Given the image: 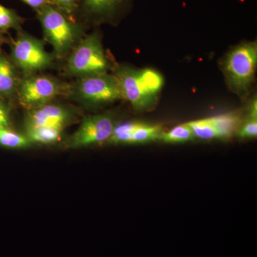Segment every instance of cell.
Masks as SVG:
<instances>
[{
	"label": "cell",
	"instance_id": "cell-1",
	"mask_svg": "<svg viewBox=\"0 0 257 257\" xmlns=\"http://www.w3.org/2000/svg\"><path fill=\"white\" fill-rule=\"evenodd\" d=\"M114 75L119 80L122 98L138 111L151 110L157 102L164 79L152 69H138L121 66Z\"/></svg>",
	"mask_w": 257,
	"mask_h": 257
},
{
	"label": "cell",
	"instance_id": "cell-20",
	"mask_svg": "<svg viewBox=\"0 0 257 257\" xmlns=\"http://www.w3.org/2000/svg\"><path fill=\"white\" fill-rule=\"evenodd\" d=\"M10 111L9 108L4 101L0 99V133L9 128Z\"/></svg>",
	"mask_w": 257,
	"mask_h": 257
},
{
	"label": "cell",
	"instance_id": "cell-6",
	"mask_svg": "<svg viewBox=\"0 0 257 257\" xmlns=\"http://www.w3.org/2000/svg\"><path fill=\"white\" fill-rule=\"evenodd\" d=\"M68 94L90 106L104 105L122 98L119 80L109 73L77 79L73 85H69Z\"/></svg>",
	"mask_w": 257,
	"mask_h": 257
},
{
	"label": "cell",
	"instance_id": "cell-21",
	"mask_svg": "<svg viewBox=\"0 0 257 257\" xmlns=\"http://www.w3.org/2000/svg\"><path fill=\"white\" fill-rule=\"evenodd\" d=\"M22 1L36 11L46 5H51L50 0H22Z\"/></svg>",
	"mask_w": 257,
	"mask_h": 257
},
{
	"label": "cell",
	"instance_id": "cell-4",
	"mask_svg": "<svg viewBox=\"0 0 257 257\" xmlns=\"http://www.w3.org/2000/svg\"><path fill=\"white\" fill-rule=\"evenodd\" d=\"M256 64V42H246L230 51L225 59L224 70L231 90L240 96L249 91L254 81Z\"/></svg>",
	"mask_w": 257,
	"mask_h": 257
},
{
	"label": "cell",
	"instance_id": "cell-10",
	"mask_svg": "<svg viewBox=\"0 0 257 257\" xmlns=\"http://www.w3.org/2000/svg\"><path fill=\"white\" fill-rule=\"evenodd\" d=\"M239 122L238 115L234 113L219 114L187 123L194 138L203 140L227 139L234 135Z\"/></svg>",
	"mask_w": 257,
	"mask_h": 257
},
{
	"label": "cell",
	"instance_id": "cell-12",
	"mask_svg": "<svg viewBox=\"0 0 257 257\" xmlns=\"http://www.w3.org/2000/svg\"><path fill=\"white\" fill-rule=\"evenodd\" d=\"M128 0H77L79 10L89 20L106 21L114 18Z\"/></svg>",
	"mask_w": 257,
	"mask_h": 257
},
{
	"label": "cell",
	"instance_id": "cell-5",
	"mask_svg": "<svg viewBox=\"0 0 257 257\" xmlns=\"http://www.w3.org/2000/svg\"><path fill=\"white\" fill-rule=\"evenodd\" d=\"M10 60L25 77L50 68L54 55L47 52L42 40L20 32L12 44Z\"/></svg>",
	"mask_w": 257,
	"mask_h": 257
},
{
	"label": "cell",
	"instance_id": "cell-13",
	"mask_svg": "<svg viewBox=\"0 0 257 257\" xmlns=\"http://www.w3.org/2000/svg\"><path fill=\"white\" fill-rule=\"evenodd\" d=\"M17 69L11 60L0 53V99L17 92L19 82Z\"/></svg>",
	"mask_w": 257,
	"mask_h": 257
},
{
	"label": "cell",
	"instance_id": "cell-15",
	"mask_svg": "<svg viewBox=\"0 0 257 257\" xmlns=\"http://www.w3.org/2000/svg\"><path fill=\"white\" fill-rule=\"evenodd\" d=\"M33 145L26 135L6 128L0 133V146L8 149H28Z\"/></svg>",
	"mask_w": 257,
	"mask_h": 257
},
{
	"label": "cell",
	"instance_id": "cell-16",
	"mask_svg": "<svg viewBox=\"0 0 257 257\" xmlns=\"http://www.w3.org/2000/svg\"><path fill=\"white\" fill-rule=\"evenodd\" d=\"M194 138L190 126L187 124H179L168 132H163L160 140L165 143H183Z\"/></svg>",
	"mask_w": 257,
	"mask_h": 257
},
{
	"label": "cell",
	"instance_id": "cell-14",
	"mask_svg": "<svg viewBox=\"0 0 257 257\" xmlns=\"http://www.w3.org/2000/svg\"><path fill=\"white\" fill-rule=\"evenodd\" d=\"M25 135L32 144L51 145L59 143L62 139L64 130L57 128H25Z\"/></svg>",
	"mask_w": 257,
	"mask_h": 257
},
{
	"label": "cell",
	"instance_id": "cell-3",
	"mask_svg": "<svg viewBox=\"0 0 257 257\" xmlns=\"http://www.w3.org/2000/svg\"><path fill=\"white\" fill-rule=\"evenodd\" d=\"M111 65L100 37L96 33L84 36L69 53L66 72L77 79L108 73Z\"/></svg>",
	"mask_w": 257,
	"mask_h": 257
},
{
	"label": "cell",
	"instance_id": "cell-17",
	"mask_svg": "<svg viewBox=\"0 0 257 257\" xmlns=\"http://www.w3.org/2000/svg\"><path fill=\"white\" fill-rule=\"evenodd\" d=\"M24 20L15 11L0 4V34L14 29L20 30Z\"/></svg>",
	"mask_w": 257,
	"mask_h": 257
},
{
	"label": "cell",
	"instance_id": "cell-23",
	"mask_svg": "<svg viewBox=\"0 0 257 257\" xmlns=\"http://www.w3.org/2000/svg\"><path fill=\"white\" fill-rule=\"evenodd\" d=\"M1 45H2L1 41H0V46H1Z\"/></svg>",
	"mask_w": 257,
	"mask_h": 257
},
{
	"label": "cell",
	"instance_id": "cell-8",
	"mask_svg": "<svg viewBox=\"0 0 257 257\" xmlns=\"http://www.w3.org/2000/svg\"><path fill=\"white\" fill-rule=\"evenodd\" d=\"M110 114H96L83 119L79 128L67 140V147L81 149L108 142L115 126Z\"/></svg>",
	"mask_w": 257,
	"mask_h": 257
},
{
	"label": "cell",
	"instance_id": "cell-19",
	"mask_svg": "<svg viewBox=\"0 0 257 257\" xmlns=\"http://www.w3.org/2000/svg\"><path fill=\"white\" fill-rule=\"evenodd\" d=\"M238 135L240 138L251 139L256 138L257 135V119L248 118L240 127Z\"/></svg>",
	"mask_w": 257,
	"mask_h": 257
},
{
	"label": "cell",
	"instance_id": "cell-7",
	"mask_svg": "<svg viewBox=\"0 0 257 257\" xmlns=\"http://www.w3.org/2000/svg\"><path fill=\"white\" fill-rule=\"evenodd\" d=\"M69 84L45 74L23 77L19 82L17 94L20 104L27 110L51 102L57 96L68 95Z\"/></svg>",
	"mask_w": 257,
	"mask_h": 257
},
{
	"label": "cell",
	"instance_id": "cell-9",
	"mask_svg": "<svg viewBox=\"0 0 257 257\" xmlns=\"http://www.w3.org/2000/svg\"><path fill=\"white\" fill-rule=\"evenodd\" d=\"M75 117V111L65 104L47 103L35 109L28 110L25 128L49 127L65 130Z\"/></svg>",
	"mask_w": 257,
	"mask_h": 257
},
{
	"label": "cell",
	"instance_id": "cell-2",
	"mask_svg": "<svg viewBox=\"0 0 257 257\" xmlns=\"http://www.w3.org/2000/svg\"><path fill=\"white\" fill-rule=\"evenodd\" d=\"M36 12L44 37L53 48L55 56L62 58L69 55L84 37L82 26L52 5Z\"/></svg>",
	"mask_w": 257,
	"mask_h": 257
},
{
	"label": "cell",
	"instance_id": "cell-11",
	"mask_svg": "<svg viewBox=\"0 0 257 257\" xmlns=\"http://www.w3.org/2000/svg\"><path fill=\"white\" fill-rule=\"evenodd\" d=\"M162 133V127L159 125L128 121L115 125L107 143L112 145L147 143L160 140Z\"/></svg>",
	"mask_w": 257,
	"mask_h": 257
},
{
	"label": "cell",
	"instance_id": "cell-18",
	"mask_svg": "<svg viewBox=\"0 0 257 257\" xmlns=\"http://www.w3.org/2000/svg\"><path fill=\"white\" fill-rule=\"evenodd\" d=\"M51 5L72 19L78 12L77 0H50Z\"/></svg>",
	"mask_w": 257,
	"mask_h": 257
},
{
	"label": "cell",
	"instance_id": "cell-22",
	"mask_svg": "<svg viewBox=\"0 0 257 257\" xmlns=\"http://www.w3.org/2000/svg\"><path fill=\"white\" fill-rule=\"evenodd\" d=\"M248 117L257 119V101L256 97L253 98L249 105V111H248Z\"/></svg>",
	"mask_w": 257,
	"mask_h": 257
}]
</instances>
